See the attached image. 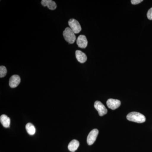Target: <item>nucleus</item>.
I'll return each instance as SVG.
<instances>
[{
    "mask_svg": "<svg viewBox=\"0 0 152 152\" xmlns=\"http://www.w3.org/2000/svg\"><path fill=\"white\" fill-rule=\"evenodd\" d=\"M126 118L129 121L139 124L145 122L146 121L145 116L138 112H133L129 113L127 115Z\"/></svg>",
    "mask_w": 152,
    "mask_h": 152,
    "instance_id": "obj_1",
    "label": "nucleus"
},
{
    "mask_svg": "<svg viewBox=\"0 0 152 152\" xmlns=\"http://www.w3.org/2000/svg\"><path fill=\"white\" fill-rule=\"evenodd\" d=\"M75 33L70 28L67 27L63 32V36L65 40L69 44L74 43L75 42L76 37Z\"/></svg>",
    "mask_w": 152,
    "mask_h": 152,
    "instance_id": "obj_2",
    "label": "nucleus"
},
{
    "mask_svg": "<svg viewBox=\"0 0 152 152\" xmlns=\"http://www.w3.org/2000/svg\"><path fill=\"white\" fill-rule=\"evenodd\" d=\"M70 28L75 34H78L81 31L82 28L80 23L75 19H71L69 21Z\"/></svg>",
    "mask_w": 152,
    "mask_h": 152,
    "instance_id": "obj_3",
    "label": "nucleus"
},
{
    "mask_svg": "<svg viewBox=\"0 0 152 152\" xmlns=\"http://www.w3.org/2000/svg\"><path fill=\"white\" fill-rule=\"evenodd\" d=\"M94 107L97 110L100 116H103L107 113V110L106 107L100 101H96L95 102Z\"/></svg>",
    "mask_w": 152,
    "mask_h": 152,
    "instance_id": "obj_4",
    "label": "nucleus"
},
{
    "mask_svg": "<svg viewBox=\"0 0 152 152\" xmlns=\"http://www.w3.org/2000/svg\"><path fill=\"white\" fill-rule=\"evenodd\" d=\"M99 134V130L97 129H94L89 134L87 137V142L88 145H91L95 142Z\"/></svg>",
    "mask_w": 152,
    "mask_h": 152,
    "instance_id": "obj_5",
    "label": "nucleus"
},
{
    "mask_svg": "<svg viewBox=\"0 0 152 152\" xmlns=\"http://www.w3.org/2000/svg\"><path fill=\"white\" fill-rule=\"evenodd\" d=\"M107 104L109 108L115 110L121 106V102L119 100L110 99L107 101Z\"/></svg>",
    "mask_w": 152,
    "mask_h": 152,
    "instance_id": "obj_6",
    "label": "nucleus"
},
{
    "mask_svg": "<svg viewBox=\"0 0 152 152\" xmlns=\"http://www.w3.org/2000/svg\"><path fill=\"white\" fill-rule=\"evenodd\" d=\"M21 79L20 76L18 75H14L10 78L9 85L12 88H16L20 84Z\"/></svg>",
    "mask_w": 152,
    "mask_h": 152,
    "instance_id": "obj_7",
    "label": "nucleus"
},
{
    "mask_svg": "<svg viewBox=\"0 0 152 152\" xmlns=\"http://www.w3.org/2000/svg\"><path fill=\"white\" fill-rule=\"evenodd\" d=\"M88 40L86 36L81 35L79 36L77 40V44L79 48L84 49L88 45Z\"/></svg>",
    "mask_w": 152,
    "mask_h": 152,
    "instance_id": "obj_8",
    "label": "nucleus"
},
{
    "mask_svg": "<svg viewBox=\"0 0 152 152\" xmlns=\"http://www.w3.org/2000/svg\"><path fill=\"white\" fill-rule=\"evenodd\" d=\"M41 4L44 7H47L50 10H53L57 8L56 2L52 0H42Z\"/></svg>",
    "mask_w": 152,
    "mask_h": 152,
    "instance_id": "obj_9",
    "label": "nucleus"
},
{
    "mask_svg": "<svg viewBox=\"0 0 152 152\" xmlns=\"http://www.w3.org/2000/svg\"><path fill=\"white\" fill-rule=\"evenodd\" d=\"M75 55L76 58L79 62L83 64L87 60L86 55L81 51L79 50L76 51Z\"/></svg>",
    "mask_w": 152,
    "mask_h": 152,
    "instance_id": "obj_10",
    "label": "nucleus"
},
{
    "mask_svg": "<svg viewBox=\"0 0 152 152\" xmlns=\"http://www.w3.org/2000/svg\"><path fill=\"white\" fill-rule=\"evenodd\" d=\"M0 121L3 126L5 128H8L10 124V119L5 115H2L0 117Z\"/></svg>",
    "mask_w": 152,
    "mask_h": 152,
    "instance_id": "obj_11",
    "label": "nucleus"
},
{
    "mask_svg": "<svg viewBox=\"0 0 152 152\" xmlns=\"http://www.w3.org/2000/svg\"><path fill=\"white\" fill-rule=\"evenodd\" d=\"M79 145H80V143L78 141L73 140L68 145V149L70 151L74 152L77 149Z\"/></svg>",
    "mask_w": 152,
    "mask_h": 152,
    "instance_id": "obj_12",
    "label": "nucleus"
},
{
    "mask_svg": "<svg viewBox=\"0 0 152 152\" xmlns=\"http://www.w3.org/2000/svg\"><path fill=\"white\" fill-rule=\"evenodd\" d=\"M27 132L30 135H33L36 133V129L34 125L31 123H28L26 126Z\"/></svg>",
    "mask_w": 152,
    "mask_h": 152,
    "instance_id": "obj_13",
    "label": "nucleus"
},
{
    "mask_svg": "<svg viewBox=\"0 0 152 152\" xmlns=\"http://www.w3.org/2000/svg\"><path fill=\"white\" fill-rule=\"evenodd\" d=\"M7 68L5 66H0V77L2 78L4 77L7 74Z\"/></svg>",
    "mask_w": 152,
    "mask_h": 152,
    "instance_id": "obj_14",
    "label": "nucleus"
},
{
    "mask_svg": "<svg viewBox=\"0 0 152 152\" xmlns=\"http://www.w3.org/2000/svg\"><path fill=\"white\" fill-rule=\"evenodd\" d=\"M147 17L150 20H152V7L148 11L147 13Z\"/></svg>",
    "mask_w": 152,
    "mask_h": 152,
    "instance_id": "obj_15",
    "label": "nucleus"
},
{
    "mask_svg": "<svg viewBox=\"0 0 152 152\" xmlns=\"http://www.w3.org/2000/svg\"><path fill=\"white\" fill-rule=\"evenodd\" d=\"M142 0H132L131 3L133 5H137L142 2Z\"/></svg>",
    "mask_w": 152,
    "mask_h": 152,
    "instance_id": "obj_16",
    "label": "nucleus"
}]
</instances>
